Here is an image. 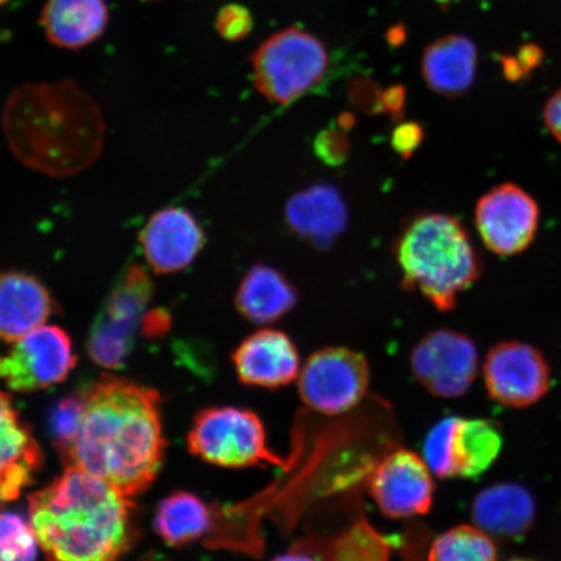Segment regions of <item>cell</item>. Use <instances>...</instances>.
I'll list each match as a JSON object with an SVG mask.
<instances>
[{
    "mask_svg": "<svg viewBox=\"0 0 561 561\" xmlns=\"http://www.w3.org/2000/svg\"><path fill=\"white\" fill-rule=\"evenodd\" d=\"M156 389L104 376L85 391L79 432L65 462L125 496L144 493L163 467L167 442Z\"/></svg>",
    "mask_w": 561,
    "mask_h": 561,
    "instance_id": "obj_1",
    "label": "cell"
},
{
    "mask_svg": "<svg viewBox=\"0 0 561 561\" xmlns=\"http://www.w3.org/2000/svg\"><path fill=\"white\" fill-rule=\"evenodd\" d=\"M2 124L13 156L50 178L88 170L104 146L100 105L73 81L19 87L4 105Z\"/></svg>",
    "mask_w": 561,
    "mask_h": 561,
    "instance_id": "obj_2",
    "label": "cell"
},
{
    "mask_svg": "<svg viewBox=\"0 0 561 561\" xmlns=\"http://www.w3.org/2000/svg\"><path fill=\"white\" fill-rule=\"evenodd\" d=\"M27 504L50 561H117L138 541L136 504L80 468L67 467Z\"/></svg>",
    "mask_w": 561,
    "mask_h": 561,
    "instance_id": "obj_3",
    "label": "cell"
},
{
    "mask_svg": "<svg viewBox=\"0 0 561 561\" xmlns=\"http://www.w3.org/2000/svg\"><path fill=\"white\" fill-rule=\"evenodd\" d=\"M394 254L405 290H416L440 312L453 311L481 277L482 262L456 217L427 213L399 231Z\"/></svg>",
    "mask_w": 561,
    "mask_h": 561,
    "instance_id": "obj_4",
    "label": "cell"
},
{
    "mask_svg": "<svg viewBox=\"0 0 561 561\" xmlns=\"http://www.w3.org/2000/svg\"><path fill=\"white\" fill-rule=\"evenodd\" d=\"M187 447L196 458L222 468L287 467V460L266 444L262 419L240 407L202 410L187 434Z\"/></svg>",
    "mask_w": 561,
    "mask_h": 561,
    "instance_id": "obj_5",
    "label": "cell"
},
{
    "mask_svg": "<svg viewBox=\"0 0 561 561\" xmlns=\"http://www.w3.org/2000/svg\"><path fill=\"white\" fill-rule=\"evenodd\" d=\"M327 69L325 46L297 27L272 35L252 56L255 87L276 104L298 100L322 80Z\"/></svg>",
    "mask_w": 561,
    "mask_h": 561,
    "instance_id": "obj_6",
    "label": "cell"
},
{
    "mask_svg": "<svg viewBox=\"0 0 561 561\" xmlns=\"http://www.w3.org/2000/svg\"><path fill=\"white\" fill-rule=\"evenodd\" d=\"M153 283L142 265L133 264L117 280L88 339V353L98 366L121 369L142 334L146 307Z\"/></svg>",
    "mask_w": 561,
    "mask_h": 561,
    "instance_id": "obj_7",
    "label": "cell"
},
{
    "mask_svg": "<svg viewBox=\"0 0 561 561\" xmlns=\"http://www.w3.org/2000/svg\"><path fill=\"white\" fill-rule=\"evenodd\" d=\"M369 382L366 356L347 347H325L316 351L301 367L298 390L311 410L339 416L362 402Z\"/></svg>",
    "mask_w": 561,
    "mask_h": 561,
    "instance_id": "obj_8",
    "label": "cell"
},
{
    "mask_svg": "<svg viewBox=\"0 0 561 561\" xmlns=\"http://www.w3.org/2000/svg\"><path fill=\"white\" fill-rule=\"evenodd\" d=\"M77 364L72 340L59 327L44 325L0 355V381L18 392H34L66 381Z\"/></svg>",
    "mask_w": 561,
    "mask_h": 561,
    "instance_id": "obj_9",
    "label": "cell"
},
{
    "mask_svg": "<svg viewBox=\"0 0 561 561\" xmlns=\"http://www.w3.org/2000/svg\"><path fill=\"white\" fill-rule=\"evenodd\" d=\"M410 363L413 376L432 396L460 398L479 374V351L468 335L437 329L417 342Z\"/></svg>",
    "mask_w": 561,
    "mask_h": 561,
    "instance_id": "obj_10",
    "label": "cell"
},
{
    "mask_svg": "<svg viewBox=\"0 0 561 561\" xmlns=\"http://www.w3.org/2000/svg\"><path fill=\"white\" fill-rule=\"evenodd\" d=\"M483 380L493 401L508 409H525L549 392L551 370L541 351L525 342L507 341L489 350Z\"/></svg>",
    "mask_w": 561,
    "mask_h": 561,
    "instance_id": "obj_11",
    "label": "cell"
},
{
    "mask_svg": "<svg viewBox=\"0 0 561 561\" xmlns=\"http://www.w3.org/2000/svg\"><path fill=\"white\" fill-rule=\"evenodd\" d=\"M474 222L489 250L496 255L515 256L535 241L539 207L523 187L507 182L481 196Z\"/></svg>",
    "mask_w": 561,
    "mask_h": 561,
    "instance_id": "obj_12",
    "label": "cell"
},
{
    "mask_svg": "<svg viewBox=\"0 0 561 561\" xmlns=\"http://www.w3.org/2000/svg\"><path fill=\"white\" fill-rule=\"evenodd\" d=\"M369 493L390 518L426 515L434 500L433 473L417 454L398 448L378 462L370 476Z\"/></svg>",
    "mask_w": 561,
    "mask_h": 561,
    "instance_id": "obj_13",
    "label": "cell"
},
{
    "mask_svg": "<svg viewBox=\"0 0 561 561\" xmlns=\"http://www.w3.org/2000/svg\"><path fill=\"white\" fill-rule=\"evenodd\" d=\"M139 241L150 268L158 275H172L195 262L206 234L191 210L168 207L150 217Z\"/></svg>",
    "mask_w": 561,
    "mask_h": 561,
    "instance_id": "obj_14",
    "label": "cell"
},
{
    "mask_svg": "<svg viewBox=\"0 0 561 561\" xmlns=\"http://www.w3.org/2000/svg\"><path fill=\"white\" fill-rule=\"evenodd\" d=\"M243 385L275 390L296 381L300 356L289 335L276 329H261L243 340L231 355Z\"/></svg>",
    "mask_w": 561,
    "mask_h": 561,
    "instance_id": "obj_15",
    "label": "cell"
},
{
    "mask_svg": "<svg viewBox=\"0 0 561 561\" xmlns=\"http://www.w3.org/2000/svg\"><path fill=\"white\" fill-rule=\"evenodd\" d=\"M55 301L44 283L30 273L0 272V341L15 343L44 327Z\"/></svg>",
    "mask_w": 561,
    "mask_h": 561,
    "instance_id": "obj_16",
    "label": "cell"
},
{
    "mask_svg": "<svg viewBox=\"0 0 561 561\" xmlns=\"http://www.w3.org/2000/svg\"><path fill=\"white\" fill-rule=\"evenodd\" d=\"M285 220L300 240L325 249L345 230L348 214L335 187L314 185L291 196L286 203Z\"/></svg>",
    "mask_w": 561,
    "mask_h": 561,
    "instance_id": "obj_17",
    "label": "cell"
},
{
    "mask_svg": "<svg viewBox=\"0 0 561 561\" xmlns=\"http://www.w3.org/2000/svg\"><path fill=\"white\" fill-rule=\"evenodd\" d=\"M110 20L107 0H46L39 21L51 45L76 51L101 39Z\"/></svg>",
    "mask_w": 561,
    "mask_h": 561,
    "instance_id": "obj_18",
    "label": "cell"
},
{
    "mask_svg": "<svg viewBox=\"0 0 561 561\" xmlns=\"http://www.w3.org/2000/svg\"><path fill=\"white\" fill-rule=\"evenodd\" d=\"M472 520L491 538L515 541L536 522V503L528 490L516 483H496L480 491L472 503Z\"/></svg>",
    "mask_w": 561,
    "mask_h": 561,
    "instance_id": "obj_19",
    "label": "cell"
},
{
    "mask_svg": "<svg viewBox=\"0 0 561 561\" xmlns=\"http://www.w3.org/2000/svg\"><path fill=\"white\" fill-rule=\"evenodd\" d=\"M298 301L296 287L273 266H251L236 293L234 305L242 318L254 324H273L290 313Z\"/></svg>",
    "mask_w": 561,
    "mask_h": 561,
    "instance_id": "obj_20",
    "label": "cell"
},
{
    "mask_svg": "<svg viewBox=\"0 0 561 561\" xmlns=\"http://www.w3.org/2000/svg\"><path fill=\"white\" fill-rule=\"evenodd\" d=\"M477 69V48L461 35H447L426 47L424 79L434 93L460 96L472 87Z\"/></svg>",
    "mask_w": 561,
    "mask_h": 561,
    "instance_id": "obj_21",
    "label": "cell"
},
{
    "mask_svg": "<svg viewBox=\"0 0 561 561\" xmlns=\"http://www.w3.org/2000/svg\"><path fill=\"white\" fill-rule=\"evenodd\" d=\"M502 446L501 427L493 421L456 416L451 434L454 479H474L488 471Z\"/></svg>",
    "mask_w": 561,
    "mask_h": 561,
    "instance_id": "obj_22",
    "label": "cell"
},
{
    "mask_svg": "<svg viewBox=\"0 0 561 561\" xmlns=\"http://www.w3.org/2000/svg\"><path fill=\"white\" fill-rule=\"evenodd\" d=\"M214 512L208 504L188 491L178 490L158 504L153 528L171 547H184L208 535Z\"/></svg>",
    "mask_w": 561,
    "mask_h": 561,
    "instance_id": "obj_23",
    "label": "cell"
},
{
    "mask_svg": "<svg viewBox=\"0 0 561 561\" xmlns=\"http://www.w3.org/2000/svg\"><path fill=\"white\" fill-rule=\"evenodd\" d=\"M44 455L10 394L0 391V474L19 466L42 467Z\"/></svg>",
    "mask_w": 561,
    "mask_h": 561,
    "instance_id": "obj_24",
    "label": "cell"
},
{
    "mask_svg": "<svg viewBox=\"0 0 561 561\" xmlns=\"http://www.w3.org/2000/svg\"><path fill=\"white\" fill-rule=\"evenodd\" d=\"M427 561H497L493 538L471 525L448 529L433 542Z\"/></svg>",
    "mask_w": 561,
    "mask_h": 561,
    "instance_id": "obj_25",
    "label": "cell"
},
{
    "mask_svg": "<svg viewBox=\"0 0 561 561\" xmlns=\"http://www.w3.org/2000/svg\"><path fill=\"white\" fill-rule=\"evenodd\" d=\"M39 546L31 522L16 512H0V561H35Z\"/></svg>",
    "mask_w": 561,
    "mask_h": 561,
    "instance_id": "obj_26",
    "label": "cell"
},
{
    "mask_svg": "<svg viewBox=\"0 0 561 561\" xmlns=\"http://www.w3.org/2000/svg\"><path fill=\"white\" fill-rule=\"evenodd\" d=\"M83 405H85V392L67 396L54 404L48 417L53 445L62 459L66 458L79 432Z\"/></svg>",
    "mask_w": 561,
    "mask_h": 561,
    "instance_id": "obj_27",
    "label": "cell"
},
{
    "mask_svg": "<svg viewBox=\"0 0 561 561\" xmlns=\"http://www.w3.org/2000/svg\"><path fill=\"white\" fill-rule=\"evenodd\" d=\"M216 30L222 38L236 42L252 30V18L248 9L240 4H228L217 13Z\"/></svg>",
    "mask_w": 561,
    "mask_h": 561,
    "instance_id": "obj_28",
    "label": "cell"
},
{
    "mask_svg": "<svg viewBox=\"0 0 561 561\" xmlns=\"http://www.w3.org/2000/svg\"><path fill=\"white\" fill-rule=\"evenodd\" d=\"M313 151L325 164L342 165L348 158L350 140L342 130L327 129L316 137Z\"/></svg>",
    "mask_w": 561,
    "mask_h": 561,
    "instance_id": "obj_29",
    "label": "cell"
},
{
    "mask_svg": "<svg viewBox=\"0 0 561 561\" xmlns=\"http://www.w3.org/2000/svg\"><path fill=\"white\" fill-rule=\"evenodd\" d=\"M424 139V130L416 123L398 125L392 131L391 145L399 156L410 158Z\"/></svg>",
    "mask_w": 561,
    "mask_h": 561,
    "instance_id": "obj_30",
    "label": "cell"
},
{
    "mask_svg": "<svg viewBox=\"0 0 561 561\" xmlns=\"http://www.w3.org/2000/svg\"><path fill=\"white\" fill-rule=\"evenodd\" d=\"M171 328V318L165 311H149L142 322V335L147 339H159Z\"/></svg>",
    "mask_w": 561,
    "mask_h": 561,
    "instance_id": "obj_31",
    "label": "cell"
},
{
    "mask_svg": "<svg viewBox=\"0 0 561 561\" xmlns=\"http://www.w3.org/2000/svg\"><path fill=\"white\" fill-rule=\"evenodd\" d=\"M543 121L552 137L561 144V89L547 101Z\"/></svg>",
    "mask_w": 561,
    "mask_h": 561,
    "instance_id": "obj_32",
    "label": "cell"
},
{
    "mask_svg": "<svg viewBox=\"0 0 561 561\" xmlns=\"http://www.w3.org/2000/svg\"><path fill=\"white\" fill-rule=\"evenodd\" d=\"M382 107L385 111L391 112L392 115L401 114L403 107V91L391 89L385 94Z\"/></svg>",
    "mask_w": 561,
    "mask_h": 561,
    "instance_id": "obj_33",
    "label": "cell"
},
{
    "mask_svg": "<svg viewBox=\"0 0 561 561\" xmlns=\"http://www.w3.org/2000/svg\"><path fill=\"white\" fill-rule=\"evenodd\" d=\"M272 561H314L312 558L305 556V553L300 552H289L284 553V556H279Z\"/></svg>",
    "mask_w": 561,
    "mask_h": 561,
    "instance_id": "obj_34",
    "label": "cell"
},
{
    "mask_svg": "<svg viewBox=\"0 0 561 561\" xmlns=\"http://www.w3.org/2000/svg\"><path fill=\"white\" fill-rule=\"evenodd\" d=\"M508 561H535V560L524 559V558H515V559H511Z\"/></svg>",
    "mask_w": 561,
    "mask_h": 561,
    "instance_id": "obj_35",
    "label": "cell"
},
{
    "mask_svg": "<svg viewBox=\"0 0 561 561\" xmlns=\"http://www.w3.org/2000/svg\"><path fill=\"white\" fill-rule=\"evenodd\" d=\"M11 0H0V7L5 5L7 3H10Z\"/></svg>",
    "mask_w": 561,
    "mask_h": 561,
    "instance_id": "obj_36",
    "label": "cell"
},
{
    "mask_svg": "<svg viewBox=\"0 0 561 561\" xmlns=\"http://www.w3.org/2000/svg\"><path fill=\"white\" fill-rule=\"evenodd\" d=\"M437 2L447 4V3L453 2V0H437Z\"/></svg>",
    "mask_w": 561,
    "mask_h": 561,
    "instance_id": "obj_37",
    "label": "cell"
},
{
    "mask_svg": "<svg viewBox=\"0 0 561 561\" xmlns=\"http://www.w3.org/2000/svg\"><path fill=\"white\" fill-rule=\"evenodd\" d=\"M0 506H2V503H0Z\"/></svg>",
    "mask_w": 561,
    "mask_h": 561,
    "instance_id": "obj_38",
    "label": "cell"
}]
</instances>
